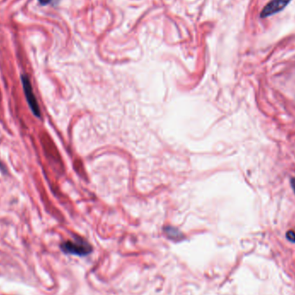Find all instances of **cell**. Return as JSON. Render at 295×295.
<instances>
[{
  "instance_id": "3",
  "label": "cell",
  "mask_w": 295,
  "mask_h": 295,
  "mask_svg": "<svg viewBox=\"0 0 295 295\" xmlns=\"http://www.w3.org/2000/svg\"><path fill=\"white\" fill-rule=\"evenodd\" d=\"M291 1L292 0H271L263 8L260 17L262 18H265V17H270L275 14L278 13L282 10H284Z\"/></svg>"
},
{
  "instance_id": "4",
  "label": "cell",
  "mask_w": 295,
  "mask_h": 295,
  "mask_svg": "<svg viewBox=\"0 0 295 295\" xmlns=\"http://www.w3.org/2000/svg\"><path fill=\"white\" fill-rule=\"evenodd\" d=\"M287 237H288L289 241L295 242V232H293V231H289V232H288V233H287Z\"/></svg>"
},
{
  "instance_id": "1",
  "label": "cell",
  "mask_w": 295,
  "mask_h": 295,
  "mask_svg": "<svg viewBox=\"0 0 295 295\" xmlns=\"http://www.w3.org/2000/svg\"><path fill=\"white\" fill-rule=\"evenodd\" d=\"M61 248L64 252L76 255H86L92 251V247L82 239L64 242Z\"/></svg>"
},
{
  "instance_id": "6",
  "label": "cell",
  "mask_w": 295,
  "mask_h": 295,
  "mask_svg": "<svg viewBox=\"0 0 295 295\" xmlns=\"http://www.w3.org/2000/svg\"><path fill=\"white\" fill-rule=\"evenodd\" d=\"M291 186H292L293 190L295 193V178L291 179Z\"/></svg>"
},
{
  "instance_id": "2",
  "label": "cell",
  "mask_w": 295,
  "mask_h": 295,
  "mask_svg": "<svg viewBox=\"0 0 295 295\" xmlns=\"http://www.w3.org/2000/svg\"><path fill=\"white\" fill-rule=\"evenodd\" d=\"M21 80H22V84H23V91H24V94L26 97L27 102L29 104L30 110L32 111V113H33L35 116L40 118V108H39V106L37 103V98L34 94L33 89H32V86H31L29 77L25 75V74H23L21 76Z\"/></svg>"
},
{
  "instance_id": "5",
  "label": "cell",
  "mask_w": 295,
  "mask_h": 295,
  "mask_svg": "<svg viewBox=\"0 0 295 295\" xmlns=\"http://www.w3.org/2000/svg\"><path fill=\"white\" fill-rule=\"evenodd\" d=\"M38 1L42 5H46V4H49L52 0H38Z\"/></svg>"
}]
</instances>
